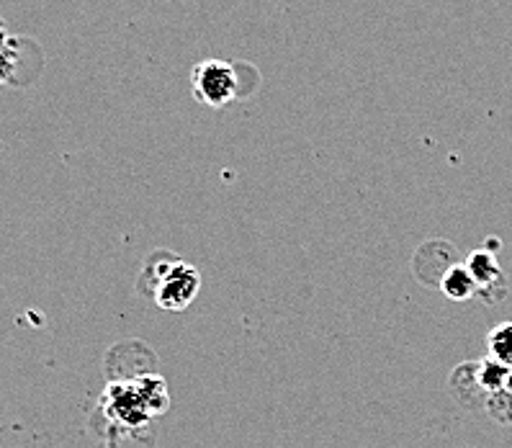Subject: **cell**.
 <instances>
[{
	"mask_svg": "<svg viewBox=\"0 0 512 448\" xmlns=\"http://www.w3.org/2000/svg\"><path fill=\"white\" fill-rule=\"evenodd\" d=\"M168 407V389L157 374H142L137 379H111L101 397L106 425L121 433H142Z\"/></svg>",
	"mask_w": 512,
	"mask_h": 448,
	"instance_id": "cell-1",
	"label": "cell"
},
{
	"mask_svg": "<svg viewBox=\"0 0 512 448\" xmlns=\"http://www.w3.org/2000/svg\"><path fill=\"white\" fill-rule=\"evenodd\" d=\"M201 273L191 263L181 261L175 253L157 250L147 258L139 279V291H150L157 307L168 312H181L199 297Z\"/></svg>",
	"mask_w": 512,
	"mask_h": 448,
	"instance_id": "cell-2",
	"label": "cell"
},
{
	"mask_svg": "<svg viewBox=\"0 0 512 448\" xmlns=\"http://www.w3.org/2000/svg\"><path fill=\"white\" fill-rule=\"evenodd\" d=\"M191 88L196 101L209 109H224L237 98V70L224 60H204L193 65Z\"/></svg>",
	"mask_w": 512,
	"mask_h": 448,
	"instance_id": "cell-3",
	"label": "cell"
},
{
	"mask_svg": "<svg viewBox=\"0 0 512 448\" xmlns=\"http://www.w3.org/2000/svg\"><path fill=\"white\" fill-rule=\"evenodd\" d=\"M438 286L448 299H453V302H466V299H471L474 294H479V286H476L474 276H471V271L466 268V263L464 266L456 263V266L448 268Z\"/></svg>",
	"mask_w": 512,
	"mask_h": 448,
	"instance_id": "cell-4",
	"label": "cell"
},
{
	"mask_svg": "<svg viewBox=\"0 0 512 448\" xmlns=\"http://www.w3.org/2000/svg\"><path fill=\"white\" fill-rule=\"evenodd\" d=\"M466 268L471 271V276H474L476 286H479V291L482 294H489V291L497 286V281H505L502 279V271H500V263H497V258H494L492 253H484V250H479V253H471L469 261H466Z\"/></svg>",
	"mask_w": 512,
	"mask_h": 448,
	"instance_id": "cell-5",
	"label": "cell"
},
{
	"mask_svg": "<svg viewBox=\"0 0 512 448\" xmlns=\"http://www.w3.org/2000/svg\"><path fill=\"white\" fill-rule=\"evenodd\" d=\"M474 379L479 384L484 394H494V392H502L507 387V379H510V366L500 364L497 358L487 356L482 358L479 364H474Z\"/></svg>",
	"mask_w": 512,
	"mask_h": 448,
	"instance_id": "cell-6",
	"label": "cell"
},
{
	"mask_svg": "<svg viewBox=\"0 0 512 448\" xmlns=\"http://www.w3.org/2000/svg\"><path fill=\"white\" fill-rule=\"evenodd\" d=\"M489 356L512 369V322H502L487 335Z\"/></svg>",
	"mask_w": 512,
	"mask_h": 448,
	"instance_id": "cell-7",
	"label": "cell"
},
{
	"mask_svg": "<svg viewBox=\"0 0 512 448\" xmlns=\"http://www.w3.org/2000/svg\"><path fill=\"white\" fill-rule=\"evenodd\" d=\"M484 407H487V412L497 420V423L502 425L512 423V394L507 392V389L489 394L487 400H484Z\"/></svg>",
	"mask_w": 512,
	"mask_h": 448,
	"instance_id": "cell-8",
	"label": "cell"
},
{
	"mask_svg": "<svg viewBox=\"0 0 512 448\" xmlns=\"http://www.w3.org/2000/svg\"><path fill=\"white\" fill-rule=\"evenodd\" d=\"M16 62H19V52H16V44L6 52H0V85L13 83V75H16Z\"/></svg>",
	"mask_w": 512,
	"mask_h": 448,
	"instance_id": "cell-9",
	"label": "cell"
},
{
	"mask_svg": "<svg viewBox=\"0 0 512 448\" xmlns=\"http://www.w3.org/2000/svg\"><path fill=\"white\" fill-rule=\"evenodd\" d=\"M13 44H16V42H13V39H11V37H8V31H6V26L0 24V52H6V49H11V47H13Z\"/></svg>",
	"mask_w": 512,
	"mask_h": 448,
	"instance_id": "cell-10",
	"label": "cell"
},
{
	"mask_svg": "<svg viewBox=\"0 0 512 448\" xmlns=\"http://www.w3.org/2000/svg\"><path fill=\"white\" fill-rule=\"evenodd\" d=\"M505 389L512 394V369H510V379H507V387Z\"/></svg>",
	"mask_w": 512,
	"mask_h": 448,
	"instance_id": "cell-11",
	"label": "cell"
}]
</instances>
